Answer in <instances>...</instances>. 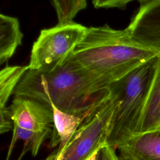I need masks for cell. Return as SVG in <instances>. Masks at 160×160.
<instances>
[{
    "label": "cell",
    "mask_w": 160,
    "mask_h": 160,
    "mask_svg": "<svg viewBox=\"0 0 160 160\" xmlns=\"http://www.w3.org/2000/svg\"><path fill=\"white\" fill-rule=\"evenodd\" d=\"M159 54L136 42L126 29L107 24L88 28L73 52L80 64L107 86Z\"/></svg>",
    "instance_id": "cell-2"
},
{
    "label": "cell",
    "mask_w": 160,
    "mask_h": 160,
    "mask_svg": "<svg viewBox=\"0 0 160 160\" xmlns=\"http://www.w3.org/2000/svg\"><path fill=\"white\" fill-rule=\"evenodd\" d=\"M53 111L54 129L50 138L49 148L58 145L56 151H60L68 144L77 129L86 117L64 112L51 106Z\"/></svg>",
    "instance_id": "cell-10"
},
{
    "label": "cell",
    "mask_w": 160,
    "mask_h": 160,
    "mask_svg": "<svg viewBox=\"0 0 160 160\" xmlns=\"http://www.w3.org/2000/svg\"><path fill=\"white\" fill-rule=\"evenodd\" d=\"M108 86L84 69L72 53L52 69H29L13 95L53 105L64 112L87 117L106 99Z\"/></svg>",
    "instance_id": "cell-1"
},
{
    "label": "cell",
    "mask_w": 160,
    "mask_h": 160,
    "mask_svg": "<svg viewBox=\"0 0 160 160\" xmlns=\"http://www.w3.org/2000/svg\"><path fill=\"white\" fill-rule=\"evenodd\" d=\"M116 149L121 160H160V129L134 134Z\"/></svg>",
    "instance_id": "cell-8"
},
{
    "label": "cell",
    "mask_w": 160,
    "mask_h": 160,
    "mask_svg": "<svg viewBox=\"0 0 160 160\" xmlns=\"http://www.w3.org/2000/svg\"><path fill=\"white\" fill-rule=\"evenodd\" d=\"M88 28L73 21L41 30L31 50L29 69H49L71 56L86 34Z\"/></svg>",
    "instance_id": "cell-6"
},
{
    "label": "cell",
    "mask_w": 160,
    "mask_h": 160,
    "mask_svg": "<svg viewBox=\"0 0 160 160\" xmlns=\"http://www.w3.org/2000/svg\"><path fill=\"white\" fill-rule=\"evenodd\" d=\"M159 129H160V55L157 57L154 78L136 134Z\"/></svg>",
    "instance_id": "cell-9"
},
{
    "label": "cell",
    "mask_w": 160,
    "mask_h": 160,
    "mask_svg": "<svg viewBox=\"0 0 160 160\" xmlns=\"http://www.w3.org/2000/svg\"><path fill=\"white\" fill-rule=\"evenodd\" d=\"M12 121V136L6 160H9L18 140L23 148L18 160L30 151L36 156L42 142L50 139L54 129V116L51 106L24 96H14L9 106Z\"/></svg>",
    "instance_id": "cell-4"
},
{
    "label": "cell",
    "mask_w": 160,
    "mask_h": 160,
    "mask_svg": "<svg viewBox=\"0 0 160 160\" xmlns=\"http://www.w3.org/2000/svg\"><path fill=\"white\" fill-rule=\"evenodd\" d=\"M126 29L138 44L160 52V0L140 6Z\"/></svg>",
    "instance_id": "cell-7"
},
{
    "label": "cell",
    "mask_w": 160,
    "mask_h": 160,
    "mask_svg": "<svg viewBox=\"0 0 160 160\" xmlns=\"http://www.w3.org/2000/svg\"><path fill=\"white\" fill-rule=\"evenodd\" d=\"M59 24L73 21L77 14L86 7V0H52Z\"/></svg>",
    "instance_id": "cell-13"
},
{
    "label": "cell",
    "mask_w": 160,
    "mask_h": 160,
    "mask_svg": "<svg viewBox=\"0 0 160 160\" xmlns=\"http://www.w3.org/2000/svg\"><path fill=\"white\" fill-rule=\"evenodd\" d=\"M140 4V6H143L145 4H147L151 2H152L154 0H137Z\"/></svg>",
    "instance_id": "cell-17"
},
{
    "label": "cell",
    "mask_w": 160,
    "mask_h": 160,
    "mask_svg": "<svg viewBox=\"0 0 160 160\" xmlns=\"http://www.w3.org/2000/svg\"><path fill=\"white\" fill-rule=\"evenodd\" d=\"M157 57L108 86L109 95L114 103V110L107 143L116 149L136 134L154 78Z\"/></svg>",
    "instance_id": "cell-3"
},
{
    "label": "cell",
    "mask_w": 160,
    "mask_h": 160,
    "mask_svg": "<svg viewBox=\"0 0 160 160\" xmlns=\"http://www.w3.org/2000/svg\"><path fill=\"white\" fill-rule=\"evenodd\" d=\"M109 92V91H108ZM114 103L109 96L84 119L68 144L43 160H90L107 144Z\"/></svg>",
    "instance_id": "cell-5"
},
{
    "label": "cell",
    "mask_w": 160,
    "mask_h": 160,
    "mask_svg": "<svg viewBox=\"0 0 160 160\" xmlns=\"http://www.w3.org/2000/svg\"><path fill=\"white\" fill-rule=\"evenodd\" d=\"M90 160H121L116 152V148L106 144L102 147Z\"/></svg>",
    "instance_id": "cell-14"
},
{
    "label": "cell",
    "mask_w": 160,
    "mask_h": 160,
    "mask_svg": "<svg viewBox=\"0 0 160 160\" xmlns=\"http://www.w3.org/2000/svg\"><path fill=\"white\" fill-rule=\"evenodd\" d=\"M134 0H92L96 8H124Z\"/></svg>",
    "instance_id": "cell-15"
},
{
    "label": "cell",
    "mask_w": 160,
    "mask_h": 160,
    "mask_svg": "<svg viewBox=\"0 0 160 160\" xmlns=\"http://www.w3.org/2000/svg\"><path fill=\"white\" fill-rule=\"evenodd\" d=\"M22 33L17 18L0 15V64L7 61L21 44Z\"/></svg>",
    "instance_id": "cell-11"
},
{
    "label": "cell",
    "mask_w": 160,
    "mask_h": 160,
    "mask_svg": "<svg viewBox=\"0 0 160 160\" xmlns=\"http://www.w3.org/2000/svg\"><path fill=\"white\" fill-rule=\"evenodd\" d=\"M29 69V66H7L0 72V108L6 106L7 102L11 94H13L15 88L19 82Z\"/></svg>",
    "instance_id": "cell-12"
},
{
    "label": "cell",
    "mask_w": 160,
    "mask_h": 160,
    "mask_svg": "<svg viewBox=\"0 0 160 160\" xmlns=\"http://www.w3.org/2000/svg\"><path fill=\"white\" fill-rule=\"evenodd\" d=\"M1 111V122H0V132L3 134L8 132L10 129H12L13 124L10 115L9 106L0 108Z\"/></svg>",
    "instance_id": "cell-16"
}]
</instances>
